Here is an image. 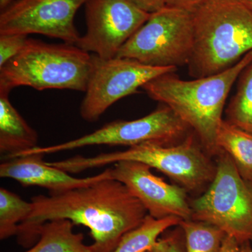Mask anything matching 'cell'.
<instances>
[{
    "instance_id": "cell-1",
    "label": "cell",
    "mask_w": 252,
    "mask_h": 252,
    "mask_svg": "<svg viewBox=\"0 0 252 252\" xmlns=\"http://www.w3.org/2000/svg\"><path fill=\"white\" fill-rule=\"evenodd\" d=\"M33 209L18 227V241L28 246L39 239L38 229L49 220H67L87 227L94 252H113L124 235L148 215L140 200L122 182L104 179L59 194L36 195Z\"/></svg>"
},
{
    "instance_id": "cell-2",
    "label": "cell",
    "mask_w": 252,
    "mask_h": 252,
    "mask_svg": "<svg viewBox=\"0 0 252 252\" xmlns=\"http://www.w3.org/2000/svg\"><path fill=\"white\" fill-rule=\"evenodd\" d=\"M252 61V51L223 72L194 80H182L174 73L162 74L142 86L151 98L167 106L193 129L207 154L218 156L217 132L225 101L233 84Z\"/></svg>"
},
{
    "instance_id": "cell-3",
    "label": "cell",
    "mask_w": 252,
    "mask_h": 252,
    "mask_svg": "<svg viewBox=\"0 0 252 252\" xmlns=\"http://www.w3.org/2000/svg\"><path fill=\"white\" fill-rule=\"evenodd\" d=\"M193 18L188 66L195 79L223 72L252 51V11L240 0H207Z\"/></svg>"
},
{
    "instance_id": "cell-4",
    "label": "cell",
    "mask_w": 252,
    "mask_h": 252,
    "mask_svg": "<svg viewBox=\"0 0 252 252\" xmlns=\"http://www.w3.org/2000/svg\"><path fill=\"white\" fill-rule=\"evenodd\" d=\"M207 154L193 135H188L175 144L145 142L122 152L91 157L75 156L49 164L76 174L124 160L140 162L165 174L187 191L196 192L210 185L216 175V165Z\"/></svg>"
},
{
    "instance_id": "cell-5",
    "label": "cell",
    "mask_w": 252,
    "mask_h": 252,
    "mask_svg": "<svg viewBox=\"0 0 252 252\" xmlns=\"http://www.w3.org/2000/svg\"><path fill=\"white\" fill-rule=\"evenodd\" d=\"M92 65L93 55L74 44L28 38L22 51L0 67V91L29 86L85 92Z\"/></svg>"
},
{
    "instance_id": "cell-6",
    "label": "cell",
    "mask_w": 252,
    "mask_h": 252,
    "mask_svg": "<svg viewBox=\"0 0 252 252\" xmlns=\"http://www.w3.org/2000/svg\"><path fill=\"white\" fill-rule=\"evenodd\" d=\"M206 191L190 203L191 220L216 225L240 245L252 243V182L245 180L224 152Z\"/></svg>"
},
{
    "instance_id": "cell-7",
    "label": "cell",
    "mask_w": 252,
    "mask_h": 252,
    "mask_svg": "<svg viewBox=\"0 0 252 252\" xmlns=\"http://www.w3.org/2000/svg\"><path fill=\"white\" fill-rule=\"evenodd\" d=\"M193 39V13L165 6L151 14L121 48L117 57L154 67L188 65Z\"/></svg>"
},
{
    "instance_id": "cell-8",
    "label": "cell",
    "mask_w": 252,
    "mask_h": 252,
    "mask_svg": "<svg viewBox=\"0 0 252 252\" xmlns=\"http://www.w3.org/2000/svg\"><path fill=\"white\" fill-rule=\"evenodd\" d=\"M190 127L167 106L161 107L133 121L109 123L82 137L49 147H38L16 155L15 158L32 154H51L89 146L109 145L133 147L145 142L175 144L188 136Z\"/></svg>"
},
{
    "instance_id": "cell-9",
    "label": "cell",
    "mask_w": 252,
    "mask_h": 252,
    "mask_svg": "<svg viewBox=\"0 0 252 252\" xmlns=\"http://www.w3.org/2000/svg\"><path fill=\"white\" fill-rule=\"evenodd\" d=\"M177 70L176 67H154L125 58L102 59L94 54L81 117L86 122H97L119 99L137 94L139 88L154 78Z\"/></svg>"
},
{
    "instance_id": "cell-10",
    "label": "cell",
    "mask_w": 252,
    "mask_h": 252,
    "mask_svg": "<svg viewBox=\"0 0 252 252\" xmlns=\"http://www.w3.org/2000/svg\"><path fill=\"white\" fill-rule=\"evenodd\" d=\"M84 5L86 32L76 46L102 59L117 57L151 15L128 0H87Z\"/></svg>"
},
{
    "instance_id": "cell-11",
    "label": "cell",
    "mask_w": 252,
    "mask_h": 252,
    "mask_svg": "<svg viewBox=\"0 0 252 252\" xmlns=\"http://www.w3.org/2000/svg\"><path fill=\"white\" fill-rule=\"evenodd\" d=\"M87 0H16L0 14V34H37L76 45L81 36L74 24Z\"/></svg>"
},
{
    "instance_id": "cell-12",
    "label": "cell",
    "mask_w": 252,
    "mask_h": 252,
    "mask_svg": "<svg viewBox=\"0 0 252 252\" xmlns=\"http://www.w3.org/2000/svg\"><path fill=\"white\" fill-rule=\"evenodd\" d=\"M151 167L140 162L124 160L114 164L111 173L140 200L149 215L156 219L176 217L191 220L192 210L187 190L170 185L154 175Z\"/></svg>"
},
{
    "instance_id": "cell-13",
    "label": "cell",
    "mask_w": 252,
    "mask_h": 252,
    "mask_svg": "<svg viewBox=\"0 0 252 252\" xmlns=\"http://www.w3.org/2000/svg\"><path fill=\"white\" fill-rule=\"evenodd\" d=\"M44 157L42 154H32L7 159L0 165V177L17 181L24 187H43L49 190V194L63 193L112 178L111 167L98 175L77 178L49 165L44 161Z\"/></svg>"
},
{
    "instance_id": "cell-14",
    "label": "cell",
    "mask_w": 252,
    "mask_h": 252,
    "mask_svg": "<svg viewBox=\"0 0 252 252\" xmlns=\"http://www.w3.org/2000/svg\"><path fill=\"white\" fill-rule=\"evenodd\" d=\"M9 93L0 91V152L7 160L38 147V134L28 125L9 100Z\"/></svg>"
},
{
    "instance_id": "cell-15",
    "label": "cell",
    "mask_w": 252,
    "mask_h": 252,
    "mask_svg": "<svg viewBox=\"0 0 252 252\" xmlns=\"http://www.w3.org/2000/svg\"><path fill=\"white\" fill-rule=\"evenodd\" d=\"M74 223L67 220H49L38 229L37 243L25 252H94L84 243V235L73 230Z\"/></svg>"
},
{
    "instance_id": "cell-16",
    "label": "cell",
    "mask_w": 252,
    "mask_h": 252,
    "mask_svg": "<svg viewBox=\"0 0 252 252\" xmlns=\"http://www.w3.org/2000/svg\"><path fill=\"white\" fill-rule=\"evenodd\" d=\"M217 145L220 152L231 158L242 177L252 182V135L223 120L217 132Z\"/></svg>"
},
{
    "instance_id": "cell-17",
    "label": "cell",
    "mask_w": 252,
    "mask_h": 252,
    "mask_svg": "<svg viewBox=\"0 0 252 252\" xmlns=\"http://www.w3.org/2000/svg\"><path fill=\"white\" fill-rule=\"evenodd\" d=\"M182 220L176 217L156 219L147 215L140 225L123 236L113 252H148L160 235L172 227L179 226Z\"/></svg>"
},
{
    "instance_id": "cell-18",
    "label": "cell",
    "mask_w": 252,
    "mask_h": 252,
    "mask_svg": "<svg viewBox=\"0 0 252 252\" xmlns=\"http://www.w3.org/2000/svg\"><path fill=\"white\" fill-rule=\"evenodd\" d=\"M187 252H220L225 234L216 225L193 220H182Z\"/></svg>"
},
{
    "instance_id": "cell-19",
    "label": "cell",
    "mask_w": 252,
    "mask_h": 252,
    "mask_svg": "<svg viewBox=\"0 0 252 252\" xmlns=\"http://www.w3.org/2000/svg\"><path fill=\"white\" fill-rule=\"evenodd\" d=\"M238 79L236 93L226 110L227 121L252 135V61Z\"/></svg>"
},
{
    "instance_id": "cell-20",
    "label": "cell",
    "mask_w": 252,
    "mask_h": 252,
    "mask_svg": "<svg viewBox=\"0 0 252 252\" xmlns=\"http://www.w3.org/2000/svg\"><path fill=\"white\" fill-rule=\"evenodd\" d=\"M32 209V202L25 201L7 189H0V239L17 235L19 225L30 216Z\"/></svg>"
},
{
    "instance_id": "cell-21",
    "label": "cell",
    "mask_w": 252,
    "mask_h": 252,
    "mask_svg": "<svg viewBox=\"0 0 252 252\" xmlns=\"http://www.w3.org/2000/svg\"><path fill=\"white\" fill-rule=\"evenodd\" d=\"M28 39L26 34H0V67L22 51Z\"/></svg>"
},
{
    "instance_id": "cell-22",
    "label": "cell",
    "mask_w": 252,
    "mask_h": 252,
    "mask_svg": "<svg viewBox=\"0 0 252 252\" xmlns=\"http://www.w3.org/2000/svg\"><path fill=\"white\" fill-rule=\"evenodd\" d=\"M148 252H187L185 235L180 225L178 229L168 232L159 238L153 248Z\"/></svg>"
},
{
    "instance_id": "cell-23",
    "label": "cell",
    "mask_w": 252,
    "mask_h": 252,
    "mask_svg": "<svg viewBox=\"0 0 252 252\" xmlns=\"http://www.w3.org/2000/svg\"><path fill=\"white\" fill-rule=\"evenodd\" d=\"M207 0H165V6L193 13Z\"/></svg>"
},
{
    "instance_id": "cell-24",
    "label": "cell",
    "mask_w": 252,
    "mask_h": 252,
    "mask_svg": "<svg viewBox=\"0 0 252 252\" xmlns=\"http://www.w3.org/2000/svg\"><path fill=\"white\" fill-rule=\"evenodd\" d=\"M132 4L139 9L148 13L153 14L165 7V0H128Z\"/></svg>"
},
{
    "instance_id": "cell-25",
    "label": "cell",
    "mask_w": 252,
    "mask_h": 252,
    "mask_svg": "<svg viewBox=\"0 0 252 252\" xmlns=\"http://www.w3.org/2000/svg\"><path fill=\"white\" fill-rule=\"evenodd\" d=\"M220 252H242L241 245L235 239L227 235L223 241Z\"/></svg>"
},
{
    "instance_id": "cell-26",
    "label": "cell",
    "mask_w": 252,
    "mask_h": 252,
    "mask_svg": "<svg viewBox=\"0 0 252 252\" xmlns=\"http://www.w3.org/2000/svg\"><path fill=\"white\" fill-rule=\"evenodd\" d=\"M16 0H0V9H4L6 6H9L10 4L14 2Z\"/></svg>"
},
{
    "instance_id": "cell-27",
    "label": "cell",
    "mask_w": 252,
    "mask_h": 252,
    "mask_svg": "<svg viewBox=\"0 0 252 252\" xmlns=\"http://www.w3.org/2000/svg\"><path fill=\"white\" fill-rule=\"evenodd\" d=\"M242 252H252V248L250 246V243H245L241 245Z\"/></svg>"
},
{
    "instance_id": "cell-28",
    "label": "cell",
    "mask_w": 252,
    "mask_h": 252,
    "mask_svg": "<svg viewBox=\"0 0 252 252\" xmlns=\"http://www.w3.org/2000/svg\"><path fill=\"white\" fill-rule=\"evenodd\" d=\"M250 11H252V0H240Z\"/></svg>"
}]
</instances>
